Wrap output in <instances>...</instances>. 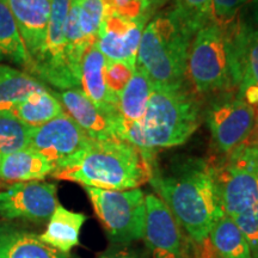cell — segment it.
Returning <instances> with one entry per match:
<instances>
[{"label":"cell","mask_w":258,"mask_h":258,"mask_svg":"<svg viewBox=\"0 0 258 258\" xmlns=\"http://www.w3.org/2000/svg\"><path fill=\"white\" fill-rule=\"evenodd\" d=\"M148 182L192 244L208 240L213 226L225 214L208 159L176 157L166 167L154 160Z\"/></svg>","instance_id":"cell-1"},{"label":"cell","mask_w":258,"mask_h":258,"mask_svg":"<svg viewBox=\"0 0 258 258\" xmlns=\"http://www.w3.org/2000/svg\"><path fill=\"white\" fill-rule=\"evenodd\" d=\"M246 38L244 15L227 27L212 21L196 32L189 50L186 77L200 96L238 90L243 78Z\"/></svg>","instance_id":"cell-2"},{"label":"cell","mask_w":258,"mask_h":258,"mask_svg":"<svg viewBox=\"0 0 258 258\" xmlns=\"http://www.w3.org/2000/svg\"><path fill=\"white\" fill-rule=\"evenodd\" d=\"M203 121V102L189 82L154 89L144 117L123 125L122 140L146 154L185 144Z\"/></svg>","instance_id":"cell-3"},{"label":"cell","mask_w":258,"mask_h":258,"mask_svg":"<svg viewBox=\"0 0 258 258\" xmlns=\"http://www.w3.org/2000/svg\"><path fill=\"white\" fill-rule=\"evenodd\" d=\"M147 157L123 140H92L76 156L55 166L51 176L91 188L131 190L148 182Z\"/></svg>","instance_id":"cell-4"},{"label":"cell","mask_w":258,"mask_h":258,"mask_svg":"<svg viewBox=\"0 0 258 258\" xmlns=\"http://www.w3.org/2000/svg\"><path fill=\"white\" fill-rule=\"evenodd\" d=\"M194 34L175 8L160 10L148 21L138 50L137 67L150 77L154 89L176 88L186 77Z\"/></svg>","instance_id":"cell-5"},{"label":"cell","mask_w":258,"mask_h":258,"mask_svg":"<svg viewBox=\"0 0 258 258\" xmlns=\"http://www.w3.org/2000/svg\"><path fill=\"white\" fill-rule=\"evenodd\" d=\"M222 211L234 218L258 203V144L239 145L222 156H211Z\"/></svg>","instance_id":"cell-6"},{"label":"cell","mask_w":258,"mask_h":258,"mask_svg":"<svg viewBox=\"0 0 258 258\" xmlns=\"http://www.w3.org/2000/svg\"><path fill=\"white\" fill-rule=\"evenodd\" d=\"M85 190L112 243L128 245L144 237L146 195L143 190H105L91 186H85Z\"/></svg>","instance_id":"cell-7"},{"label":"cell","mask_w":258,"mask_h":258,"mask_svg":"<svg viewBox=\"0 0 258 258\" xmlns=\"http://www.w3.org/2000/svg\"><path fill=\"white\" fill-rule=\"evenodd\" d=\"M257 120V110L238 93H213L203 106V121L211 133L212 156H222L246 143Z\"/></svg>","instance_id":"cell-8"},{"label":"cell","mask_w":258,"mask_h":258,"mask_svg":"<svg viewBox=\"0 0 258 258\" xmlns=\"http://www.w3.org/2000/svg\"><path fill=\"white\" fill-rule=\"evenodd\" d=\"M70 6L71 0H51L46 42L40 59L35 62L30 72V76L40 82L48 83L62 91L80 88V82L71 71L64 54V25Z\"/></svg>","instance_id":"cell-9"},{"label":"cell","mask_w":258,"mask_h":258,"mask_svg":"<svg viewBox=\"0 0 258 258\" xmlns=\"http://www.w3.org/2000/svg\"><path fill=\"white\" fill-rule=\"evenodd\" d=\"M144 239L153 258H194V244L156 194H147Z\"/></svg>","instance_id":"cell-10"},{"label":"cell","mask_w":258,"mask_h":258,"mask_svg":"<svg viewBox=\"0 0 258 258\" xmlns=\"http://www.w3.org/2000/svg\"><path fill=\"white\" fill-rule=\"evenodd\" d=\"M59 201L56 184L31 180L14 183L0 191V218L5 221L24 220L34 224L48 221Z\"/></svg>","instance_id":"cell-11"},{"label":"cell","mask_w":258,"mask_h":258,"mask_svg":"<svg viewBox=\"0 0 258 258\" xmlns=\"http://www.w3.org/2000/svg\"><path fill=\"white\" fill-rule=\"evenodd\" d=\"M148 21L144 15L125 17L106 5L97 36V48L106 60L121 61L135 70L141 36Z\"/></svg>","instance_id":"cell-12"},{"label":"cell","mask_w":258,"mask_h":258,"mask_svg":"<svg viewBox=\"0 0 258 258\" xmlns=\"http://www.w3.org/2000/svg\"><path fill=\"white\" fill-rule=\"evenodd\" d=\"M90 141L91 139L78 123L64 112L47 123L32 127L29 148L36 151L50 160L54 166H57L76 156Z\"/></svg>","instance_id":"cell-13"},{"label":"cell","mask_w":258,"mask_h":258,"mask_svg":"<svg viewBox=\"0 0 258 258\" xmlns=\"http://www.w3.org/2000/svg\"><path fill=\"white\" fill-rule=\"evenodd\" d=\"M67 114L92 140H122L123 121L99 110L83 90L70 89L53 92Z\"/></svg>","instance_id":"cell-14"},{"label":"cell","mask_w":258,"mask_h":258,"mask_svg":"<svg viewBox=\"0 0 258 258\" xmlns=\"http://www.w3.org/2000/svg\"><path fill=\"white\" fill-rule=\"evenodd\" d=\"M14 15L31 59V69L40 59L46 42L51 0H5ZM29 72V74H30Z\"/></svg>","instance_id":"cell-15"},{"label":"cell","mask_w":258,"mask_h":258,"mask_svg":"<svg viewBox=\"0 0 258 258\" xmlns=\"http://www.w3.org/2000/svg\"><path fill=\"white\" fill-rule=\"evenodd\" d=\"M105 62V56L96 44L89 48L83 59L80 86L86 97L99 110L114 117H121L118 111V97L111 93L104 79Z\"/></svg>","instance_id":"cell-16"},{"label":"cell","mask_w":258,"mask_h":258,"mask_svg":"<svg viewBox=\"0 0 258 258\" xmlns=\"http://www.w3.org/2000/svg\"><path fill=\"white\" fill-rule=\"evenodd\" d=\"M0 258H72L10 221H0Z\"/></svg>","instance_id":"cell-17"},{"label":"cell","mask_w":258,"mask_h":258,"mask_svg":"<svg viewBox=\"0 0 258 258\" xmlns=\"http://www.w3.org/2000/svg\"><path fill=\"white\" fill-rule=\"evenodd\" d=\"M54 164L31 148L0 154V180L11 183L43 180L54 172Z\"/></svg>","instance_id":"cell-18"},{"label":"cell","mask_w":258,"mask_h":258,"mask_svg":"<svg viewBox=\"0 0 258 258\" xmlns=\"http://www.w3.org/2000/svg\"><path fill=\"white\" fill-rule=\"evenodd\" d=\"M85 221V214L69 211L59 205L48 220L46 231L40 234V239L61 252L70 253L79 244L80 231Z\"/></svg>","instance_id":"cell-19"},{"label":"cell","mask_w":258,"mask_h":258,"mask_svg":"<svg viewBox=\"0 0 258 258\" xmlns=\"http://www.w3.org/2000/svg\"><path fill=\"white\" fill-rule=\"evenodd\" d=\"M47 90L46 85L27 72L0 64V110L14 111L34 93Z\"/></svg>","instance_id":"cell-20"},{"label":"cell","mask_w":258,"mask_h":258,"mask_svg":"<svg viewBox=\"0 0 258 258\" xmlns=\"http://www.w3.org/2000/svg\"><path fill=\"white\" fill-rule=\"evenodd\" d=\"M247 23L244 72L238 93L258 110V5L243 14Z\"/></svg>","instance_id":"cell-21"},{"label":"cell","mask_w":258,"mask_h":258,"mask_svg":"<svg viewBox=\"0 0 258 258\" xmlns=\"http://www.w3.org/2000/svg\"><path fill=\"white\" fill-rule=\"evenodd\" d=\"M154 86L144 70L137 67L133 77L118 98V111L123 125L133 124L144 117Z\"/></svg>","instance_id":"cell-22"},{"label":"cell","mask_w":258,"mask_h":258,"mask_svg":"<svg viewBox=\"0 0 258 258\" xmlns=\"http://www.w3.org/2000/svg\"><path fill=\"white\" fill-rule=\"evenodd\" d=\"M208 239L215 258H252L244 234L228 215H222L213 226Z\"/></svg>","instance_id":"cell-23"},{"label":"cell","mask_w":258,"mask_h":258,"mask_svg":"<svg viewBox=\"0 0 258 258\" xmlns=\"http://www.w3.org/2000/svg\"><path fill=\"white\" fill-rule=\"evenodd\" d=\"M10 60L29 73L31 59L21 36L14 15L5 0H0V61Z\"/></svg>","instance_id":"cell-24"},{"label":"cell","mask_w":258,"mask_h":258,"mask_svg":"<svg viewBox=\"0 0 258 258\" xmlns=\"http://www.w3.org/2000/svg\"><path fill=\"white\" fill-rule=\"evenodd\" d=\"M12 112L29 127H38L63 115L66 110L54 93L47 89L31 95Z\"/></svg>","instance_id":"cell-25"},{"label":"cell","mask_w":258,"mask_h":258,"mask_svg":"<svg viewBox=\"0 0 258 258\" xmlns=\"http://www.w3.org/2000/svg\"><path fill=\"white\" fill-rule=\"evenodd\" d=\"M64 38H66V54L67 62L77 79H82V63L84 55L89 50V43L83 36L78 22V10L74 0H71L69 15H67L66 25H64Z\"/></svg>","instance_id":"cell-26"},{"label":"cell","mask_w":258,"mask_h":258,"mask_svg":"<svg viewBox=\"0 0 258 258\" xmlns=\"http://www.w3.org/2000/svg\"><path fill=\"white\" fill-rule=\"evenodd\" d=\"M31 128L12 111L0 110V154H9L30 146Z\"/></svg>","instance_id":"cell-27"},{"label":"cell","mask_w":258,"mask_h":258,"mask_svg":"<svg viewBox=\"0 0 258 258\" xmlns=\"http://www.w3.org/2000/svg\"><path fill=\"white\" fill-rule=\"evenodd\" d=\"M78 10V22L83 36L90 47L96 44L99 28L104 18L106 4L104 0H74Z\"/></svg>","instance_id":"cell-28"},{"label":"cell","mask_w":258,"mask_h":258,"mask_svg":"<svg viewBox=\"0 0 258 258\" xmlns=\"http://www.w3.org/2000/svg\"><path fill=\"white\" fill-rule=\"evenodd\" d=\"M173 8L194 36L213 21L212 0H175Z\"/></svg>","instance_id":"cell-29"},{"label":"cell","mask_w":258,"mask_h":258,"mask_svg":"<svg viewBox=\"0 0 258 258\" xmlns=\"http://www.w3.org/2000/svg\"><path fill=\"white\" fill-rule=\"evenodd\" d=\"M257 5L258 0H212V19L220 27H227Z\"/></svg>","instance_id":"cell-30"},{"label":"cell","mask_w":258,"mask_h":258,"mask_svg":"<svg viewBox=\"0 0 258 258\" xmlns=\"http://www.w3.org/2000/svg\"><path fill=\"white\" fill-rule=\"evenodd\" d=\"M133 69L121 61L106 60L104 67V79L106 86L111 93L120 98L121 92L123 91L125 85L132 79L134 73Z\"/></svg>","instance_id":"cell-31"},{"label":"cell","mask_w":258,"mask_h":258,"mask_svg":"<svg viewBox=\"0 0 258 258\" xmlns=\"http://www.w3.org/2000/svg\"><path fill=\"white\" fill-rule=\"evenodd\" d=\"M250 247L251 257L258 258V203L233 218Z\"/></svg>","instance_id":"cell-32"},{"label":"cell","mask_w":258,"mask_h":258,"mask_svg":"<svg viewBox=\"0 0 258 258\" xmlns=\"http://www.w3.org/2000/svg\"><path fill=\"white\" fill-rule=\"evenodd\" d=\"M104 3L125 17L143 15V0H104Z\"/></svg>","instance_id":"cell-33"},{"label":"cell","mask_w":258,"mask_h":258,"mask_svg":"<svg viewBox=\"0 0 258 258\" xmlns=\"http://www.w3.org/2000/svg\"><path fill=\"white\" fill-rule=\"evenodd\" d=\"M97 258H147L146 254L140 252V251H135L128 249L125 245H122L121 249H111L105 251L101 256Z\"/></svg>","instance_id":"cell-34"},{"label":"cell","mask_w":258,"mask_h":258,"mask_svg":"<svg viewBox=\"0 0 258 258\" xmlns=\"http://www.w3.org/2000/svg\"><path fill=\"white\" fill-rule=\"evenodd\" d=\"M170 2L171 0H143V15L151 19Z\"/></svg>","instance_id":"cell-35"},{"label":"cell","mask_w":258,"mask_h":258,"mask_svg":"<svg viewBox=\"0 0 258 258\" xmlns=\"http://www.w3.org/2000/svg\"><path fill=\"white\" fill-rule=\"evenodd\" d=\"M247 141H249V143H252V144H258V110H257L256 124H254L252 133H251L250 138L247 139Z\"/></svg>","instance_id":"cell-36"}]
</instances>
